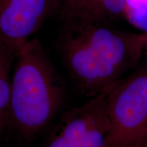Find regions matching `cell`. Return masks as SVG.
Listing matches in <instances>:
<instances>
[{"label": "cell", "mask_w": 147, "mask_h": 147, "mask_svg": "<svg viewBox=\"0 0 147 147\" xmlns=\"http://www.w3.org/2000/svg\"><path fill=\"white\" fill-rule=\"evenodd\" d=\"M110 25L63 23L57 40L67 74L79 93L93 97L108 91L136 67L146 35Z\"/></svg>", "instance_id": "obj_1"}, {"label": "cell", "mask_w": 147, "mask_h": 147, "mask_svg": "<svg viewBox=\"0 0 147 147\" xmlns=\"http://www.w3.org/2000/svg\"><path fill=\"white\" fill-rule=\"evenodd\" d=\"M63 79L37 39L16 53L12 71L8 128L30 140L49 127L65 100Z\"/></svg>", "instance_id": "obj_2"}, {"label": "cell", "mask_w": 147, "mask_h": 147, "mask_svg": "<svg viewBox=\"0 0 147 147\" xmlns=\"http://www.w3.org/2000/svg\"><path fill=\"white\" fill-rule=\"evenodd\" d=\"M109 129L106 147H140L147 137V69L120 80L108 91Z\"/></svg>", "instance_id": "obj_3"}, {"label": "cell", "mask_w": 147, "mask_h": 147, "mask_svg": "<svg viewBox=\"0 0 147 147\" xmlns=\"http://www.w3.org/2000/svg\"><path fill=\"white\" fill-rule=\"evenodd\" d=\"M108 91L62 114L44 147H106L109 129L106 113Z\"/></svg>", "instance_id": "obj_4"}, {"label": "cell", "mask_w": 147, "mask_h": 147, "mask_svg": "<svg viewBox=\"0 0 147 147\" xmlns=\"http://www.w3.org/2000/svg\"><path fill=\"white\" fill-rule=\"evenodd\" d=\"M60 0H0V37L16 51L47 20Z\"/></svg>", "instance_id": "obj_5"}, {"label": "cell", "mask_w": 147, "mask_h": 147, "mask_svg": "<svg viewBox=\"0 0 147 147\" xmlns=\"http://www.w3.org/2000/svg\"><path fill=\"white\" fill-rule=\"evenodd\" d=\"M62 23L110 25L126 16V0H60Z\"/></svg>", "instance_id": "obj_6"}, {"label": "cell", "mask_w": 147, "mask_h": 147, "mask_svg": "<svg viewBox=\"0 0 147 147\" xmlns=\"http://www.w3.org/2000/svg\"><path fill=\"white\" fill-rule=\"evenodd\" d=\"M16 51L0 37V138L8 128V106Z\"/></svg>", "instance_id": "obj_7"}, {"label": "cell", "mask_w": 147, "mask_h": 147, "mask_svg": "<svg viewBox=\"0 0 147 147\" xmlns=\"http://www.w3.org/2000/svg\"><path fill=\"white\" fill-rule=\"evenodd\" d=\"M126 17L135 26L147 32V0H126Z\"/></svg>", "instance_id": "obj_8"}, {"label": "cell", "mask_w": 147, "mask_h": 147, "mask_svg": "<svg viewBox=\"0 0 147 147\" xmlns=\"http://www.w3.org/2000/svg\"><path fill=\"white\" fill-rule=\"evenodd\" d=\"M146 35V40H145V46H144V51L147 55V32H144Z\"/></svg>", "instance_id": "obj_9"}, {"label": "cell", "mask_w": 147, "mask_h": 147, "mask_svg": "<svg viewBox=\"0 0 147 147\" xmlns=\"http://www.w3.org/2000/svg\"><path fill=\"white\" fill-rule=\"evenodd\" d=\"M140 147H147V137H146V138L145 139L144 142L142 143V144L141 145Z\"/></svg>", "instance_id": "obj_10"}]
</instances>
